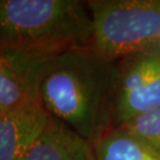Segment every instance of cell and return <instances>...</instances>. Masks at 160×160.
<instances>
[{"instance_id": "cell-4", "label": "cell", "mask_w": 160, "mask_h": 160, "mask_svg": "<svg viewBox=\"0 0 160 160\" xmlns=\"http://www.w3.org/2000/svg\"><path fill=\"white\" fill-rule=\"evenodd\" d=\"M160 108V52L134 53L117 59L112 126Z\"/></svg>"}, {"instance_id": "cell-6", "label": "cell", "mask_w": 160, "mask_h": 160, "mask_svg": "<svg viewBox=\"0 0 160 160\" xmlns=\"http://www.w3.org/2000/svg\"><path fill=\"white\" fill-rule=\"evenodd\" d=\"M51 117L41 98L0 116V160H21L46 130Z\"/></svg>"}, {"instance_id": "cell-3", "label": "cell", "mask_w": 160, "mask_h": 160, "mask_svg": "<svg viewBox=\"0 0 160 160\" xmlns=\"http://www.w3.org/2000/svg\"><path fill=\"white\" fill-rule=\"evenodd\" d=\"M94 21L89 48L108 59L160 52V0H88Z\"/></svg>"}, {"instance_id": "cell-8", "label": "cell", "mask_w": 160, "mask_h": 160, "mask_svg": "<svg viewBox=\"0 0 160 160\" xmlns=\"http://www.w3.org/2000/svg\"><path fill=\"white\" fill-rule=\"evenodd\" d=\"M92 148L97 160H160L123 127H112L92 143Z\"/></svg>"}, {"instance_id": "cell-9", "label": "cell", "mask_w": 160, "mask_h": 160, "mask_svg": "<svg viewBox=\"0 0 160 160\" xmlns=\"http://www.w3.org/2000/svg\"><path fill=\"white\" fill-rule=\"evenodd\" d=\"M120 127L135 136L160 157V108L140 114Z\"/></svg>"}, {"instance_id": "cell-7", "label": "cell", "mask_w": 160, "mask_h": 160, "mask_svg": "<svg viewBox=\"0 0 160 160\" xmlns=\"http://www.w3.org/2000/svg\"><path fill=\"white\" fill-rule=\"evenodd\" d=\"M21 160H97L92 145L51 117L46 130Z\"/></svg>"}, {"instance_id": "cell-2", "label": "cell", "mask_w": 160, "mask_h": 160, "mask_svg": "<svg viewBox=\"0 0 160 160\" xmlns=\"http://www.w3.org/2000/svg\"><path fill=\"white\" fill-rule=\"evenodd\" d=\"M94 21L78 0H1L0 46L34 48L60 53L88 48Z\"/></svg>"}, {"instance_id": "cell-1", "label": "cell", "mask_w": 160, "mask_h": 160, "mask_svg": "<svg viewBox=\"0 0 160 160\" xmlns=\"http://www.w3.org/2000/svg\"><path fill=\"white\" fill-rule=\"evenodd\" d=\"M117 60L91 48L57 54L41 86L51 116L92 145L112 126Z\"/></svg>"}, {"instance_id": "cell-5", "label": "cell", "mask_w": 160, "mask_h": 160, "mask_svg": "<svg viewBox=\"0 0 160 160\" xmlns=\"http://www.w3.org/2000/svg\"><path fill=\"white\" fill-rule=\"evenodd\" d=\"M57 52L0 46V116L31 99L41 98V86Z\"/></svg>"}]
</instances>
